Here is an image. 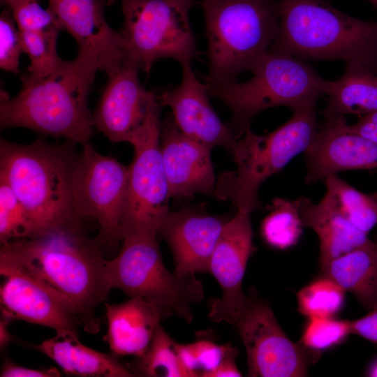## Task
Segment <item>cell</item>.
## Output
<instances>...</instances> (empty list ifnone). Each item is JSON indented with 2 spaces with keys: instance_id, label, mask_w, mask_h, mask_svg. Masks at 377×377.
Instances as JSON below:
<instances>
[{
  "instance_id": "cell-1",
  "label": "cell",
  "mask_w": 377,
  "mask_h": 377,
  "mask_svg": "<svg viewBox=\"0 0 377 377\" xmlns=\"http://www.w3.org/2000/svg\"><path fill=\"white\" fill-rule=\"evenodd\" d=\"M106 262L101 244L82 226L10 241L0 248V269L31 276L74 304L91 334L100 330L96 310L111 290Z\"/></svg>"
},
{
  "instance_id": "cell-2",
  "label": "cell",
  "mask_w": 377,
  "mask_h": 377,
  "mask_svg": "<svg viewBox=\"0 0 377 377\" xmlns=\"http://www.w3.org/2000/svg\"><path fill=\"white\" fill-rule=\"evenodd\" d=\"M98 71L95 59L79 51L45 77L22 75V87L14 98L1 92V128H25L84 145L94 133L88 98Z\"/></svg>"
},
{
  "instance_id": "cell-3",
  "label": "cell",
  "mask_w": 377,
  "mask_h": 377,
  "mask_svg": "<svg viewBox=\"0 0 377 377\" xmlns=\"http://www.w3.org/2000/svg\"><path fill=\"white\" fill-rule=\"evenodd\" d=\"M280 25L269 51L301 60H341L377 76V21L323 0H279Z\"/></svg>"
},
{
  "instance_id": "cell-4",
  "label": "cell",
  "mask_w": 377,
  "mask_h": 377,
  "mask_svg": "<svg viewBox=\"0 0 377 377\" xmlns=\"http://www.w3.org/2000/svg\"><path fill=\"white\" fill-rule=\"evenodd\" d=\"M53 145L37 139L28 145L0 142V176L29 212L37 236L82 227L73 200L71 177L76 155L71 144ZM75 143V142H74Z\"/></svg>"
},
{
  "instance_id": "cell-5",
  "label": "cell",
  "mask_w": 377,
  "mask_h": 377,
  "mask_svg": "<svg viewBox=\"0 0 377 377\" xmlns=\"http://www.w3.org/2000/svg\"><path fill=\"white\" fill-rule=\"evenodd\" d=\"M207 40L208 86L237 81L268 52L280 25L279 0H200Z\"/></svg>"
},
{
  "instance_id": "cell-6",
  "label": "cell",
  "mask_w": 377,
  "mask_h": 377,
  "mask_svg": "<svg viewBox=\"0 0 377 377\" xmlns=\"http://www.w3.org/2000/svg\"><path fill=\"white\" fill-rule=\"evenodd\" d=\"M316 104L311 101L293 109L287 121L265 135L246 131L232 154L237 169L219 175L213 195L231 202L238 211L251 214L261 209L258 190L262 184L313 142L318 129Z\"/></svg>"
},
{
  "instance_id": "cell-7",
  "label": "cell",
  "mask_w": 377,
  "mask_h": 377,
  "mask_svg": "<svg viewBox=\"0 0 377 377\" xmlns=\"http://www.w3.org/2000/svg\"><path fill=\"white\" fill-rule=\"evenodd\" d=\"M245 82L208 86L231 112L228 126L235 137L251 129L253 118L277 106L291 110L325 95L330 81L322 78L303 60L286 53L268 51Z\"/></svg>"
},
{
  "instance_id": "cell-8",
  "label": "cell",
  "mask_w": 377,
  "mask_h": 377,
  "mask_svg": "<svg viewBox=\"0 0 377 377\" xmlns=\"http://www.w3.org/2000/svg\"><path fill=\"white\" fill-rule=\"evenodd\" d=\"M157 237L148 231L124 235L119 254L106 262L110 286L130 297H144L191 323L192 306L204 297L203 286L195 276L180 277L167 269Z\"/></svg>"
},
{
  "instance_id": "cell-9",
  "label": "cell",
  "mask_w": 377,
  "mask_h": 377,
  "mask_svg": "<svg viewBox=\"0 0 377 377\" xmlns=\"http://www.w3.org/2000/svg\"><path fill=\"white\" fill-rule=\"evenodd\" d=\"M124 65L149 73L161 59L180 64L196 52L189 13L196 0H121Z\"/></svg>"
},
{
  "instance_id": "cell-10",
  "label": "cell",
  "mask_w": 377,
  "mask_h": 377,
  "mask_svg": "<svg viewBox=\"0 0 377 377\" xmlns=\"http://www.w3.org/2000/svg\"><path fill=\"white\" fill-rule=\"evenodd\" d=\"M82 146L72 171L74 207L80 218L98 223L101 246L113 248L123 239L128 167L100 154L89 142Z\"/></svg>"
},
{
  "instance_id": "cell-11",
  "label": "cell",
  "mask_w": 377,
  "mask_h": 377,
  "mask_svg": "<svg viewBox=\"0 0 377 377\" xmlns=\"http://www.w3.org/2000/svg\"><path fill=\"white\" fill-rule=\"evenodd\" d=\"M161 106L158 100L154 103L146 124L131 144L134 157L128 166L123 237L131 231L157 234L170 212V195L161 151Z\"/></svg>"
},
{
  "instance_id": "cell-12",
  "label": "cell",
  "mask_w": 377,
  "mask_h": 377,
  "mask_svg": "<svg viewBox=\"0 0 377 377\" xmlns=\"http://www.w3.org/2000/svg\"><path fill=\"white\" fill-rule=\"evenodd\" d=\"M234 326L245 347L249 376H306L309 367L320 357V353L300 341H292L271 307L254 297L248 296Z\"/></svg>"
},
{
  "instance_id": "cell-13",
  "label": "cell",
  "mask_w": 377,
  "mask_h": 377,
  "mask_svg": "<svg viewBox=\"0 0 377 377\" xmlns=\"http://www.w3.org/2000/svg\"><path fill=\"white\" fill-rule=\"evenodd\" d=\"M249 213L242 211L226 223L213 251L209 267L221 288V297L210 303L209 317L214 322L234 325L248 296L242 281L248 260L254 251Z\"/></svg>"
},
{
  "instance_id": "cell-14",
  "label": "cell",
  "mask_w": 377,
  "mask_h": 377,
  "mask_svg": "<svg viewBox=\"0 0 377 377\" xmlns=\"http://www.w3.org/2000/svg\"><path fill=\"white\" fill-rule=\"evenodd\" d=\"M0 274L1 318L79 335L78 327H83V321L74 304L25 274L0 269Z\"/></svg>"
},
{
  "instance_id": "cell-15",
  "label": "cell",
  "mask_w": 377,
  "mask_h": 377,
  "mask_svg": "<svg viewBox=\"0 0 377 377\" xmlns=\"http://www.w3.org/2000/svg\"><path fill=\"white\" fill-rule=\"evenodd\" d=\"M139 71L125 64L108 77L92 113L94 127L112 142L131 144L157 100L140 84Z\"/></svg>"
},
{
  "instance_id": "cell-16",
  "label": "cell",
  "mask_w": 377,
  "mask_h": 377,
  "mask_svg": "<svg viewBox=\"0 0 377 377\" xmlns=\"http://www.w3.org/2000/svg\"><path fill=\"white\" fill-rule=\"evenodd\" d=\"M48 9L62 30L75 40L79 51L93 57L99 71L111 76L124 65L120 31L112 29L105 10L114 0H48Z\"/></svg>"
},
{
  "instance_id": "cell-17",
  "label": "cell",
  "mask_w": 377,
  "mask_h": 377,
  "mask_svg": "<svg viewBox=\"0 0 377 377\" xmlns=\"http://www.w3.org/2000/svg\"><path fill=\"white\" fill-rule=\"evenodd\" d=\"M304 154L307 184L343 171L377 168V144L350 131L342 115L323 116Z\"/></svg>"
},
{
  "instance_id": "cell-18",
  "label": "cell",
  "mask_w": 377,
  "mask_h": 377,
  "mask_svg": "<svg viewBox=\"0 0 377 377\" xmlns=\"http://www.w3.org/2000/svg\"><path fill=\"white\" fill-rule=\"evenodd\" d=\"M191 64L187 61L180 64L179 85L157 98L161 105L170 108L172 118L184 135L210 149L222 147L232 155L237 138L214 111L209 101L207 84L199 81Z\"/></svg>"
},
{
  "instance_id": "cell-19",
  "label": "cell",
  "mask_w": 377,
  "mask_h": 377,
  "mask_svg": "<svg viewBox=\"0 0 377 377\" xmlns=\"http://www.w3.org/2000/svg\"><path fill=\"white\" fill-rule=\"evenodd\" d=\"M229 219L199 208L169 212L157 235L168 243L175 261L174 273L180 277L209 273L210 260Z\"/></svg>"
},
{
  "instance_id": "cell-20",
  "label": "cell",
  "mask_w": 377,
  "mask_h": 377,
  "mask_svg": "<svg viewBox=\"0 0 377 377\" xmlns=\"http://www.w3.org/2000/svg\"><path fill=\"white\" fill-rule=\"evenodd\" d=\"M209 148L184 135L168 117L161 126V151L170 198L213 194L216 179Z\"/></svg>"
},
{
  "instance_id": "cell-21",
  "label": "cell",
  "mask_w": 377,
  "mask_h": 377,
  "mask_svg": "<svg viewBox=\"0 0 377 377\" xmlns=\"http://www.w3.org/2000/svg\"><path fill=\"white\" fill-rule=\"evenodd\" d=\"M108 322L104 340L117 357L143 355L161 322L173 313L142 297L121 304L104 302Z\"/></svg>"
},
{
  "instance_id": "cell-22",
  "label": "cell",
  "mask_w": 377,
  "mask_h": 377,
  "mask_svg": "<svg viewBox=\"0 0 377 377\" xmlns=\"http://www.w3.org/2000/svg\"><path fill=\"white\" fill-rule=\"evenodd\" d=\"M295 200L304 227L313 230L318 237L320 267L371 241L367 233L348 220L327 191L317 203L306 197Z\"/></svg>"
},
{
  "instance_id": "cell-23",
  "label": "cell",
  "mask_w": 377,
  "mask_h": 377,
  "mask_svg": "<svg viewBox=\"0 0 377 377\" xmlns=\"http://www.w3.org/2000/svg\"><path fill=\"white\" fill-rule=\"evenodd\" d=\"M32 347L52 360L68 376H135L119 357L86 346L80 341L78 335L73 333L57 332L55 337Z\"/></svg>"
},
{
  "instance_id": "cell-24",
  "label": "cell",
  "mask_w": 377,
  "mask_h": 377,
  "mask_svg": "<svg viewBox=\"0 0 377 377\" xmlns=\"http://www.w3.org/2000/svg\"><path fill=\"white\" fill-rule=\"evenodd\" d=\"M346 292L353 293L368 311L377 309V243L370 242L320 267Z\"/></svg>"
},
{
  "instance_id": "cell-25",
  "label": "cell",
  "mask_w": 377,
  "mask_h": 377,
  "mask_svg": "<svg viewBox=\"0 0 377 377\" xmlns=\"http://www.w3.org/2000/svg\"><path fill=\"white\" fill-rule=\"evenodd\" d=\"M323 116L365 115L377 111V76L346 65L343 75L330 81Z\"/></svg>"
},
{
  "instance_id": "cell-26",
  "label": "cell",
  "mask_w": 377,
  "mask_h": 377,
  "mask_svg": "<svg viewBox=\"0 0 377 377\" xmlns=\"http://www.w3.org/2000/svg\"><path fill=\"white\" fill-rule=\"evenodd\" d=\"M175 343L160 323L145 353L126 366L135 376L193 377L182 365Z\"/></svg>"
},
{
  "instance_id": "cell-27",
  "label": "cell",
  "mask_w": 377,
  "mask_h": 377,
  "mask_svg": "<svg viewBox=\"0 0 377 377\" xmlns=\"http://www.w3.org/2000/svg\"><path fill=\"white\" fill-rule=\"evenodd\" d=\"M329 193L348 220L359 230L369 233L377 224V192L360 191L337 175L324 180Z\"/></svg>"
},
{
  "instance_id": "cell-28",
  "label": "cell",
  "mask_w": 377,
  "mask_h": 377,
  "mask_svg": "<svg viewBox=\"0 0 377 377\" xmlns=\"http://www.w3.org/2000/svg\"><path fill=\"white\" fill-rule=\"evenodd\" d=\"M267 208L269 212L260 226L264 241L280 250L295 245L304 228L296 200L275 198Z\"/></svg>"
},
{
  "instance_id": "cell-29",
  "label": "cell",
  "mask_w": 377,
  "mask_h": 377,
  "mask_svg": "<svg viewBox=\"0 0 377 377\" xmlns=\"http://www.w3.org/2000/svg\"><path fill=\"white\" fill-rule=\"evenodd\" d=\"M61 29L19 31L24 53L29 58L27 73L34 78L45 77L54 72L62 60L57 54V41Z\"/></svg>"
},
{
  "instance_id": "cell-30",
  "label": "cell",
  "mask_w": 377,
  "mask_h": 377,
  "mask_svg": "<svg viewBox=\"0 0 377 377\" xmlns=\"http://www.w3.org/2000/svg\"><path fill=\"white\" fill-rule=\"evenodd\" d=\"M345 293L330 278L322 276L299 290L298 311L309 319L333 317L343 306Z\"/></svg>"
},
{
  "instance_id": "cell-31",
  "label": "cell",
  "mask_w": 377,
  "mask_h": 377,
  "mask_svg": "<svg viewBox=\"0 0 377 377\" xmlns=\"http://www.w3.org/2000/svg\"><path fill=\"white\" fill-rule=\"evenodd\" d=\"M37 231L25 206L0 176V242L34 237Z\"/></svg>"
},
{
  "instance_id": "cell-32",
  "label": "cell",
  "mask_w": 377,
  "mask_h": 377,
  "mask_svg": "<svg viewBox=\"0 0 377 377\" xmlns=\"http://www.w3.org/2000/svg\"><path fill=\"white\" fill-rule=\"evenodd\" d=\"M232 346L230 343L219 345L208 340H198L186 344L175 343L182 365L193 377H204L214 370Z\"/></svg>"
},
{
  "instance_id": "cell-33",
  "label": "cell",
  "mask_w": 377,
  "mask_h": 377,
  "mask_svg": "<svg viewBox=\"0 0 377 377\" xmlns=\"http://www.w3.org/2000/svg\"><path fill=\"white\" fill-rule=\"evenodd\" d=\"M350 334H353L352 321L333 317L312 318L299 341L309 349L320 353L341 343Z\"/></svg>"
},
{
  "instance_id": "cell-34",
  "label": "cell",
  "mask_w": 377,
  "mask_h": 377,
  "mask_svg": "<svg viewBox=\"0 0 377 377\" xmlns=\"http://www.w3.org/2000/svg\"><path fill=\"white\" fill-rule=\"evenodd\" d=\"M38 0H1L12 12L19 31H38L52 27L61 29L57 19Z\"/></svg>"
},
{
  "instance_id": "cell-35",
  "label": "cell",
  "mask_w": 377,
  "mask_h": 377,
  "mask_svg": "<svg viewBox=\"0 0 377 377\" xmlns=\"http://www.w3.org/2000/svg\"><path fill=\"white\" fill-rule=\"evenodd\" d=\"M24 53L19 30L11 10L4 9L0 17V67L13 73H20V58Z\"/></svg>"
},
{
  "instance_id": "cell-36",
  "label": "cell",
  "mask_w": 377,
  "mask_h": 377,
  "mask_svg": "<svg viewBox=\"0 0 377 377\" xmlns=\"http://www.w3.org/2000/svg\"><path fill=\"white\" fill-rule=\"evenodd\" d=\"M1 377H58L60 372L54 367L31 369L17 365L6 359L1 367Z\"/></svg>"
},
{
  "instance_id": "cell-37",
  "label": "cell",
  "mask_w": 377,
  "mask_h": 377,
  "mask_svg": "<svg viewBox=\"0 0 377 377\" xmlns=\"http://www.w3.org/2000/svg\"><path fill=\"white\" fill-rule=\"evenodd\" d=\"M353 334L359 335L377 343V309L366 316L352 321Z\"/></svg>"
},
{
  "instance_id": "cell-38",
  "label": "cell",
  "mask_w": 377,
  "mask_h": 377,
  "mask_svg": "<svg viewBox=\"0 0 377 377\" xmlns=\"http://www.w3.org/2000/svg\"><path fill=\"white\" fill-rule=\"evenodd\" d=\"M239 355V350L232 346L220 364L204 377H240L242 373L237 368L235 359Z\"/></svg>"
},
{
  "instance_id": "cell-39",
  "label": "cell",
  "mask_w": 377,
  "mask_h": 377,
  "mask_svg": "<svg viewBox=\"0 0 377 377\" xmlns=\"http://www.w3.org/2000/svg\"><path fill=\"white\" fill-rule=\"evenodd\" d=\"M348 128L377 144V111L362 116L352 125L348 124Z\"/></svg>"
},
{
  "instance_id": "cell-40",
  "label": "cell",
  "mask_w": 377,
  "mask_h": 377,
  "mask_svg": "<svg viewBox=\"0 0 377 377\" xmlns=\"http://www.w3.org/2000/svg\"><path fill=\"white\" fill-rule=\"evenodd\" d=\"M10 321L1 318L0 320V348L3 350L13 341V337L8 330Z\"/></svg>"
},
{
  "instance_id": "cell-41",
  "label": "cell",
  "mask_w": 377,
  "mask_h": 377,
  "mask_svg": "<svg viewBox=\"0 0 377 377\" xmlns=\"http://www.w3.org/2000/svg\"><path fill=\"white\" fill-rule=\"evenodd\" d=\"M367 374L369 376L377 377V358L369 366Z\"/></svg>"
},
{
  "instance_id": "cell-42",
  "label": "cell",
  "mask_w": 377,
  "mask_h": 377,
  "mask_svg": "<svg viewBox=\"0 0 377 377\" xmlns=\"http://www.w3.org/2000/svg\"><path fill=\"white\" fill-rule=\"evenodd\" d=\"M377 9V0H367Z\"/></svg>"
},
{
  "instance_id": "cell-43",
  "label": "cell",
  "mask_w": 377,
  "mask_h": 377,
  "mask_svg": "<svg viewBox=\"0 0 377 377\" xmlns=\"http://www.w3.org/2000/svg\"><path fill=\"white\" fill-rule=\"evenodd\" d=\"M376 242L377 243V241Z\"/></svg>"
},
{
  "instance_id": "cell-44",
  "label": "cell",
  "mask_w": 377,
  "mask_h": 377,
  "mask_svg": "<svg viewBox=\"0 0 377 377\" xmlns=\"http://www.w3.org/2000/svg\"><path fill=\"white\" fill-rule=\"evenodd\" d=\"M38 1H40V0H38Z\"/></svg>"
}]
</instances>
